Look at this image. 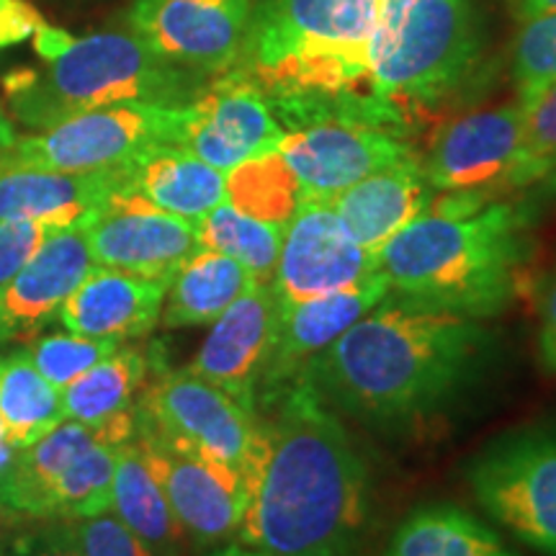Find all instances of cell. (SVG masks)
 Here are the masks:
<instances>
[{"mask_svg":"<svg viewBox=\"0 0 556 556\" xmlns=\"http://www.w3.org/2000/svg\"><path fill=\"white\" fill-rule=\"evenodd\" d=\"M258 415L263 443L235 544L266 556H364L371 477L336 407L299 379Z\"/></svg>","mask_w":556,"mask_h":556,"instance_id":"1","label":"cell"},{"mask_svg":"<svg viewBox=\"0 0 556 556\" xmlns=\"http://www.w3.org/2000/svg\"><path fill=\"white\" fill-rule=\"evenodd\" d=\"M484 345L479 319L387 294L312 361L304 379L371 426H407L456 397Z\"/></svg>","mask_w":556,"mask_h":556,"instance_id":"2","label":"cell"},{"mask_svg":"<svg viewBox=\"0 0 556 556\" xmlns=\"http://www.w3.org/2000/svg\"><path fill=\"white\" fill-rule=\"evenodd\" d=\"M528 255L523 206L486 193H441L379 250L377 270L389 294L484 319L518 294Z\"/></svg>","mask_w":556,"mask_h":556,"instance_id":"3","label":"cell"},{"mask_svg":"<svg viewBox=\"0 0 556 556\" xmlns=\"http://www.w3.org/2000/svg\"><path fill=\"white\" fill-rule=\"evenodd\" d=\"M204 75L160 58L127 31L70 34L65 50L39 67H18L3 78V101L11 116L29 129H47L114 103H168L197 99Z\"/></svg>","mask_w":556,"mask_h":556,"instance_id":"4","label":"cell"},{"mask_svg":"<svg viewBox=\"0 0 556 556\" xmlns=\"http://www.w3.org/2000/svg\"><path fill=\"white\" fill-rule=\"evenodd\" d=\"M381 0H253L240 67L268 96H366Z\"/></svg>","mask_w":556,"mask_h":556,"instance_id":"5","label":"cell"},{"mask_svg":"<svg viewBox=\"0 0 556 556\" xmlns=\"http://www.w3.org/2000/svg\"><path fill=\"white\" fill-rule=\"evenodd\" d=\"M477 54L475 0H381L364 93L405 114L433 106L467 78Z\"/></svg>","mask_w":556,"mask_h":556,"instance_id":"6","label":"cell"},{"mask_svg":"<svg viewBox=\"0 0 556 556\" xmlns=\"http://www.w3.org/2000/svg\"><path fill=\"white\" fill-rule=\"evenodd\" d=\"M225 464L248 479L263 443L261 415L250 413L189 368H165L155 356L137 400V426Z\"/></svg>","mask_w":556,"mask_h":556,"instance_id":"7","label":"cell"},{"mask_svg":"<svg viewBox=\"0 0 556 556\" xmlns=\"http://www.w3.org/2000/svg\"><path fill=\"white\" fill-rule=\"evenodd\" d=\"M184 106L114 103L83 111L34 135L16 137L0 163L67 173L122 170L157 144H178Z\"/></svg>","mask_w":556,"mask_h":556,"instance_id":"8","label":"cell"},{"mask_svg":"<svg viewBox=\"0 0 556 556\" xmlns=\"http://www.w3.org/2000/svg\"><path fill=\"white\" fill-rule=\"evenodd\" d=\"M469 484L492 520L544 556H556V428L507 435L475 458Z\"/></svg>","mask_w":556,"mask_h":556,"instance_id":"9","label":"cell"},{"mask_svg":"<svg viewBox=\"0 0 556 556\" xmlns=\"http://www.w3.org/2000/svg\"><path fill=\"white\" fill-rule=\"evenodd\" d=\"M135 441L189 544L199 552L235 544L248 507L238 471L150 430L135 428Z\"/></svg>","mask_w":556,"mask_h":556,"instance_id":"10","label":"cell"},{"mask_svg":"<svg viewBox=\"0 0 556 556\" xmlns=\"http://www.w3.org/2000/svg\"><path fill=\"white\" fill-rule=\"evenodd\" d=\"M283 137L268 93L245 67L214 75L184 106L178 148L229 173L248 160L274 152Z\"/></svg>","mask_w":556,"mask_h":556,"instance_id":"11","label":"cell"},{"mask_svg":"<svg viewBox=\"0 0 556 556\" xmlns=\"http://www.w3.org/2000/svg\"><path fill=\"white\" fill-rule=\"evenodd\" d=\"M253 0H135L127 26L173 65L208 75L238 67Z\"/></svg>","mask_w":556,"mask_h":556,"instance_id":"12","label":"cell"},{"mask_svg":"<svg viewBox=\"0 0 556 556\" xmlns=\"http://www.w3.org/2000/svg\"><path fill=\"white\" fill-rule=\"evenodd\" d=\"M523 122L518 103L477 109L435 131L422 170L435 193H486L518 189Z\"/></svg>","mask_w":556,"mask_h":556,"instance_id":"13","label":"cell"},{"mask_svg":"<svg viewBox=\"0 0 556 556\" xmlns=\"http://www.w3.org/2000/svg\"><path fill=\"white\" fill-rule=\"evenodd\" d=\"M374 274L377 258L345 232L328 199L304 197L283 227L281 255L270 287L283 304L358 287Z\"/></svg>","mask_w":556,"mask_h":556,"instance_id":"14","label":"cell"},{"mask_svg":"<svg viewBox=\"0 0 556 556\" xmlns=\"http://www.w3.org/2000/svg\"><path fill=\"white\" fill-rule=\"evenodd\" d=\"M96 266L168 283L173 274L201 248L197 222L152 206L122 189L86 225Z\"/></svg>","mask_w":556,"mask_h":556,"instance_id":"15","label":"cell"},{"mask_svg":"<svg viewBox=\"0 0 556 556\" xmlns=\"http://www.w3.org/2000/svg\"><path fill=\"white\" fill-rule=\"evenodd\" d=\"M389 294L387 278L374 274L358 287L332 291V294L278 302L274 340L258 387V413L276 394L304 379L312 361L328 351L343 332L358 323Z\"/></svg>","mask_w":556,"mask_h":556,"instance_id":"16","label":"cell"},{"mask_svg":"<svg viewBox=\"0 0 556 556\" xmlns=\"http://www.w3.org/2000/svg\"><path fill=\"white\" fill-rule=\"evenodd\" d=\"M276 317L278 296L274 287L255 281L225 315L214 319L212 330L186 368L258 415V387Z\"/></svg>","mask_w":556,"mask_h":556,"instance_id":"17","label":"cell"},{"mask_svg":"<svg viewBox=\"0 0 556 556\" xmlns=\"http://www.w3.org/2000/svg\"><path fill=\"white\" fill-rule=\"evenodd\" d=\"M86 225H70L50 232L31 261L0 287V343L34 336L58 312L83 278L93 270Z\"/></svg>","mask_w":556,"mask_h":556,"instance_id":"18","label":"cell"},{"mask_svg":"<svg viewBox=\"0 0 556 556\" xmlns=\"http://www.w3.org/2000/svg\"><path fill=\"white\" fill-rule=\"evenodd\" d=\"M168 283L127 274L119 268L93 266L78 289L58 312L67 332L96 340H135L150 336L163 315Z\"/></svg>","mask_w":556,"mask_h":556,"instance_id":"19","label":"cell"},{"mask_svg":"<svg viewBox=\"0 0 556 556\" xmlns=\"http://www.w3.org/2000/svg\"><path fill=\"white\" fill-rule=\"evenodd\" d=\"M435 191L428 184L420 155L397 160L358 184L328 199L345 232L374 258L400 229L433 204Z\"/></svg>","mask_w":556,"mask_h":556,"instance_id":"20","label":"cell"},{"mask_svg":"<svg viewBox=\"0 0 556 556\" xmlns=\"http://www.w3.org/2000/svg\"><path fill=\"white\" fill-rule=\"evenodd\" d=\"M122 186L124 168L67 173L0 163V222L34 219L52 227L88 225Z\"/></svg>","mask_w":556,"mask_h":556,"instance_id":"21","label":"cell"},{"mask_svg":"<svg viewBox=\"0 0 556 556\" xmlns=\"http://www.w3.org/2000/svg\"><path fill=\"white\" fill-rule=\"evenodd\" d=\"M135 438L129 426H83L62 420L29 446L16 448L0 469V505L26 518H50V497L67 464L96 443L122 446Z\"/></svg>","mask_w":556,"mask_h":556,"instance_id":"22","label":"cell"},{"mask_svg":"<svg viewBox=\"0 0 556 556\" xmlns=\"http://www.w3.org/2000/svg\"><path fill=\"white\" fill-rule=\"evenodd\" d=\"M124 189L163 212L199 222L227 201V173L178 144H157L124 168Z\"/></svg>","mask_w":556,"mask_h":556,"instance_id":"23","label":"cell"},{"mask_svg":"<svg viewBox=\"0 0 556 556\" xmlns=\"http://www.w3.org/2000/svg\"><path fill=\"white\" fill-rule=\"evenodd\" d=\"M155 353L119 345L78 379L60 389L65 420L83 426H137V400L148 384Z\"/></svg>","mask_w":556,"mask_h":556,"instance_id":"24","label":"cell"},{"mask_svg":"<svg viewBox=\"0 0 556 556\" xmlns=\"http://www.w3.org/2000/svg\"><path fill=\"white\" fill-rule=\"evenodd\" d=\"M111 513L135 533L150 556H184L189 546V539L173 516L163 486L150 471L135 438L116 451Z\"/></svg>","mask_w":556,"mask_h":556,"instance_id":"25","label":"cell"},{"mask_svg":"<svg viewBox=\"0 0 556 556\" xmlns=\"http://www.w3.org/2000/svg\"><path fill=\"white\" fill-rule=\"evenodd\" d=\"M253 283L255 278L238 261L199 248L168 281L160 323L168 330L212 325Z\"/></svg>","mask_w":556,"mask_h":556,"instance_id":"26","label":"cell"},{"mask_svg":"<svg viewBox=\"0 0 556 556\" xmlns=\"http://www.w3.org/2000/svg\"><path fill=\"white\" fill-rule=\"evenodd\" d=\"M384 556H520L503 539L454 505L417 507L402 520Z\"/></svg>","mask_w":556,"mask_h":556,"instance_id":"27","label":"cell"},{"mask_svg":"<svg viewBox=\"0 0 556 556\" xmlns=\"http://www.w3.org/2000/svg\"><path fill=\"white\" fill-rule=\"evenodd\" d=\"M65 420L60 389L39 374L26 348L0 353V433L24 448Z\"/></svg>","mask_w":556,"mask_h":556,"instance_id":"28","label":"cell"},{"mask_svg":"<svg viewBox=\"0 0 556 556\" xmlns=\"http://www.w3.org/2000/svg\"><path fill=\"white\" fill-rule=\"evenodd\" d=\"M199 245L229 255L255 281L274 283L278 255H281L283 227L248 217L232 204H219L197 222Z\"/></svg>","mask_w":556,"mask_h":556,"instance_id":"29","label":"cell"},{"mask_svg":"<svg viewBox=\"0 0 556 556\" xmlns=\"http://www.w3.org/2000/svg\"><path fill=\"white\" fill-rule=\"evenodd\" d=\"M302 199V186L278 150L227 173V204L268 225L287 227Z\"/></svg>","mask_w":556,"mask_h":556,"instance_id":"30","label":"cell"},{"mask_svg":"<svg viewBox=\"0 0 556 556\" xmlns=\"http://www.w3.org/2000/svg\"><path fill=\"white\" fill-rule=\"evenodd\" d=\"M116 451L119 446L101 441L67 464L52 490L50 518L83 520L111 510Z\"/></svg>","mask_w":556,"mask_h":556,"instance_id":"31","label":"cell"},{"mask_svg":"<svg viewBox=\"0 0 556 556\" xmlns=\"http://www.w3.org/2000/svg\"><path fill=\"white\" fill-rule=\"evenodd\" d=\"M518 106L523 122L518 189H526L556 170V80L520 93Z\"/></svg>","mask_w":556,"mask_h":556,"instance_id":"32","label":"cell"},{"mask_svg":"<svg viewBox=\"0 0 556 556\" xmlns=\"http://www.w3.org/2000/svg\"><path fill=\"white\" fill-rule=\"evenodd\" d=\"M122 343L114 340H96V338H83V336H41L31 340V345L26 348L31 364L39 368V374L50 381L52 387L65 389L70 381H75L80 374H86L88 368H93L99 361H103L116 351Z\"/></svg>","mask_w":556,"mask_h":556,"instance_id":"33","label":"cell"},{"mask_svg":"<svg viewBox=\"0 0 556 556\" xmlns=\"http://www.w3.org/2000/svg\"><path fill=\"white\" fill-rule=\"evenodd\" d=\"M513 78L518 93L556 80V13L528 16L513 47Z\"/></svg>","mask_w":556,"mask_h":556,"instance_id":"34","label":"cell"},{"mask_svg":"<svg viewBox=\"0 0 556 556\" xmlns=\"http://www.w3.org/2000/svg\"><path fill=\"white\" fill-rule=\"evenodd\" d=\"M31 523L0 544V556H83L75 520L29 518Z\"/></svg>","mask_w":556,"mask_h":556,"instance_id":"35","label":"cell"},{"mask_svg":"<svg viewBox=\"0 0 556 556\" xmlns=\"http://www.w3.org/2000/svg\"><path fill=\"white\" fill-rule=\"evenodd\" d=\"M83 556H150L148 548L114 513L75 520Z\"/></svg>","mask_w":556,"mask_h":556,"instance_id":"36","label":"cell"},{"mask_svg":"<svg viewBox=\"0 0 556 556\" xmlns=\"http://www.w3.org/2000/svg\"><path fill=\"white\" fill-rule=\"evenodd\" d=\"M54 229L60 227L34 219L0 222V287L9 283L31 261V255Z\"/></svg>","mask_w":556,"mask_h":556,"instance_id":"37","label":"cell"},{"mask_svg":"<svg viewBox=\"0 0 556 556\" xmlns=\"http://www.w3.org/2000/svg\"><path fill=\"white\" fill-rule=\"evenodd\" d=\"M539 358L556 377V263L539 289Z\"/></svg>","mask_w":556,"mask_h":556,"instance_id":"38","label":"cell"},{"mask_svg":"<svg viewBox=\"0 0 556 556\" xmlns=\"http://www.w3.org/2000/svg\"><path fill=\"white\" fill-rule=\"evenodd\" d=\"M21 0H0V47H11L18 34Z\"/></svg>","mask_w":556,"mask_h":556,"instance_id":"39","label":"cell"},{"mask_svg":"<svg viewBox=\"0 0 556 556\" xmlns=\"http://www.w3.org/2000/svg\"><path fill=\"white\" fill-rule=\"evenodd\" d=\"M520 5H523V18L556 13V0H520Z\"/></svg>","mask_w":556,"mask_h":556,"instance_id":"40","label":"cell"},{"mask_svg":"<svg viewBox=\"0 0 556 556\" xmlns=\"http://www.w3.org/2000/svg\"><path fill=\"white\" fill-rule=\"evenodd\" d=\"M13 139H16V131H13L9 114H5L3 103H0V152H3L5 148H11Z\"/></svg>","mask_w":556,"mask_h":556,"instance_id":"41","label":"cell"},{"mask_svg":"<svg viewBox=\"0 0 556 556\" xmlns=\"http://www.w3.org/2000/svg\"><path fill=\"white\" fill-rule=\"evenodd\" d=\"M201 556H266V554L253 552V548H245L240 544H227V546L212 548V552H204Z\"/></svg>","mask_w":556,"mask_h":556,"instance_id":"42","label":"cell"}]
</instances>
